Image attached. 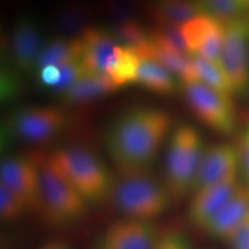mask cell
Instances as JSON below:
<instances>
[{
    "mask_svg": "<svg viewBox=\"0 0 249 249\" xmlns=\"http://www.w3.org/2000/svg\"><path fill=\"white\" fill-rule=\"evenodd\" d=\"M43 45L42 30L35 18H18L15 21L9 39V52L15 68L24 73L35 71Z\"/></svg>",
    "mask_w": 249,
    "mask_h": 249,
    "instance_id": "obj_14",
    "label": "cell"
},
{
    "mask_svg": "<svg viewBox=\"0 0 249 249\" xmlns=\"http://www.w3.org/2000/svg\"><path fill=\"white\" fill-rule=\"evenodd\" d=\"M241 185L238 177H233L213 185L202 187L191 195L187 208V219L196 229L203 231L218 211Z\"/></svg>",
    "mask_w": 249,
    "mask_h": 249,
    "instance_id": "obj_12",
    "label": "cell"
},
{
    "mask_svg": "<svg viewBox=\"0 0 249 249\" xmlns=\"http://www.w3.org/2000/svg\"><path fill=\"white\" fill-rule=\"evenodd\" d=\"M239 171L240 160L236 145L230 143H214L207 145L202 156L193 193L202 187L238 177Z\"/></svg>",
    "mask_w": 249,
    "mask_h": 249,
    "instance_id": "obj_13",
    "label": "cell"
},
{
    "mask_svg": "<svg viewBox=\"0 0 249 249\" xmlns=\"http://www.w3.org/2000/svg\"><path fill=\"white\" fill-rule=\"evenodd\" d=\"M39 169V213L50 224L70 226L82 219L89 204L52 165L48 156H35Z\"/></svg>",
    "mask_w": 249,
    "mask_h": 249,
    "instance_id": "obj_5",
    "label": "cell"
},
{
    "mask_svg": "<svg viewBox=\"0 0 249 249\" xmlns=\"http://www.w3.org/2000/svg\"><path fill=\"white\" fill-rule=\"evenodd\" d=\"M37 249H71V247L64 241L52 240V241H48V242H45V244L40 245Z\"/></svg>",
    "mask_w": 249,
    "mask_h": 249,
    "instance_id": "obj_31",
    "label": "cell"
},
{
    "mask_svg": "<svg viewBox=\"0 0 249 249\" xmlns=\"http://www.w3.org/2000/svg\"><path fill=\"white\" fill-rule=\"evenodd\" d=\"M249 218V186L241 185L208 223L203 231L210 238L229 242Z\"/></svg>",
    "mask_w": 249,
    "mask_h": 249,
    "instance_id": "obj_15",
    "label": "cell"
},
{
    "mask_svg": "<svg viewBox=\"0 0 249 249\" xmlns=\"http://www.w3.org/2000/svg\"><path fill=\"white\" fill-rule=\"evenodd\" d=\"M172 129V117L156 107L124 112L108 124L105 149L119 174L149 172Z\"/></svg>",
    "mask_w": 249,
    "mask_h": 249,
    "instance_id": "obj_1",
    "label": "cell"
},
{
    "mask_svg": "<svg viewBox=\"0 0 249 249\" xmlns=\"http://www.w3.org/2000/svg\"><path fill=\"white\" fill-rule=\"evenodd\" d=\"M112 201L123 217L155 223L169 211L173 198L163 181L144 172L119 174Z\"/></svg>",
    "mask_w": 249,
    "mask_h": 249,
    "instance_id": "obj_4",
    "label": "cell"
},
{
    "mask_svg": "<svg viewBox=\"0 0 249 249\" xmlns=\"http://www.w3.org/2000/svg\"><path fill=\"white\" fill-rule=\"evenodd\" d=\"M207 14L198 0H152L150 15L156 26L181 27Z\"/></svg>",
    "mask_w": 249,
    "mask_h": 249,
    "instance_id": "obj_18",
    "label": "cell"
},
{
    "mask_svg": "<svg viewBox=\"0 0 249 249\" xmlns=\"http://www.w3.org/2000/svg\"><path fill=\"white\" fill-rule=\"evenodd\" d=\"M120 89L107 73H88L73 86L61 92L59 97L67 104H87L97 101Z\"/></svg>",
    "mask_w": 249,
    "mask_h": 249,
    "instance_id": "obj_17",
    "label": "cell"
},
{
    "mask_svg": "<svg viewBox=\"0 0 249 249\" xmlns=\"http://www.w3.org/2000/svg\"><path fill=\"white\" fill-rule=\"evenodd\" d=\"M160 234L155 223L121 217L103 227L91 249H156Z\"/></svg>",
    "mask_w": 249,
    "mask_h": 249,
    "instance_id": "obj_8",
    "label": "cell"
},
{
    "mask_svg": "<svg viewBox=\"0 0 249 249\" xmlns=\"http://www.w3.org/2000/svg\"><path fill=\"white\" fill-rule=\"evenodd\" d=\"M205 13L222 23H229L246 18L249 9L247 0H198Z\"/></svg>",
    "mask_w": 249,
    "mask_h": 249,
    "instance_id": "obj_23",
    "label": "cell"
},
{
    "mask_svg": "<svg viewBox=\"0 0 249 249\" xmlns=\"http://www.w3.org/2000/svg\"><path fill=\"white\" fill-rule=\"evenodd\" d=\"M81 42L79 37L65 38L53 37L44 43L39 57L37 59L35 71H39L48 66H62L67 62L81 59Z\"/></svg>",
    "mask_w": 249,
    "mask_h": 249,
    "instance_id": "obj_19",
    "label": "cell"
},
{
    "mask_svg": "<svg viewBox=\"0 0 249 249\" xmlns=\"http://www.w3.org/2000/svg\"><path fill=\"white\" fill-rule=\"evenodd\" d=\"M140 62H141V59L133 49L118 45L116 58L107 74L110 75L119 88H123L124 86L136 82Z\"/></svg>",
    "mask_w": 249,
    "mask_h": 249,
    "instance_id": "obj_21",
    "label": "cell"
},
{
    "mask_svg": "<svg viewBox=\"0 0 249 249\" xmlns=\"http://www.w3.org/2000/svg\"><path fill=\"white\" fill-rule=\"evenodd\" d=\"M0 185L15 193L29 210H39L40 178L35 157L18 155L6 157L0 165Z\"/></svg>",
    "mask_w": 249,
    "mask_h": 249,
    "instance_id": "obj_10",
    "label": "cell"
},
{
    "mask_svg": "<svg viewBox=\"0 0 249 249\" xmlns=\"http://www.w3.org/2000/svg\"><path fill=\"white\" fill-rule=\"evenodd\" d=\"M156 249H194L191 239L180 230L161 233Z\"/></svg>",
    "mask_w": 249,
    "mask_h": 249,
    "instance_id": "obj_27",
    "label": "cell"
},
{
    "mask_svg": "<svg viewBox=\"0 0 249 249\" xmlns=\"http://www.w3.org/2000/svg\"><path fill=\"white\" fill-rule=\"evenodd\" d=\"M42 85L53 90L60 80V68L58 66H48L37 71Z\"/></svg>",
    "mask_w": 249,
    "mask_h": 249,
    "instance_id": "obj_29",
    "label": "cell"
},
{
    "mask_svg": "<svg viewBox=\"0 0 249 249\" xmlns=\"http://www.w3.org/2000/svg\"><path fill=\"white\" fill-rule=\"evenodd\" d=\"M77 37L82 49L81 61L88 73H107L118 46L112 34L101 28L89 27Z\"/></svg>",
    "mask_w": 249,
    "mask_h": 249,
    "instance_id": "obj_16",
    "label": "cell"
},
{
    "mask_svg": "<svg viewBox=\"0 0 249 249\" xmlns=\"http://www.w3.org/2000/svg\"><path fill=\"white\" fill-rule=\"evenodd\" d=\"M220 67L229 80L233 95H248L249 20L247 18L224 24Z\"/></svg>",
    "mask_w": 249,
    "mask_h": 249,
    "instance_id": "obj_7",
    "label": "cell"
},
{
    "mask_svg": "<svg viewBox=\"0 0 249 249\" xmlns=\"http://www.w3.org/2000/svg\"><path fill=\"white\" fill-rule=\"evenodd\" d=\"M27 211H29V208L15 193L0 185V219L2 222H15Z\"/></svg>",
    "mask_w": 249,
    "mask_h": 249,
    "instance_id": "obj_25",
    "label": "cell"
},
{
    "mask_svg": "<svg viewBox=\"0 0 249 249\" xmlns=\"http://www.w3.org/2000/svg\"><path fill=\"white\" fill-rule=\"evenodd\" d=\"M87 20L88 11L85 6L70 5L60 15V26L70 31H77L80 35L87 28H89L86 24Z\"/></svg>",
    "mask_w": 249,
    "mask_h": 249,
    "instance_id": "obj_26",
    "label": "cell"
},
{
    "mask_svg": "<svg viewBox=\"0 0 249 249\" xmlns=\"http://www.w3.org/2000/svg\"><path fill=\"white\" fill-rule=\"evenodd\" d=\"M136 83L149 91L163 96L174 95L178 89L176 75L151 59H141Z\"/></svg>",
    "mask_w": 249,
    "mask_h": 249,
    "instance_id": "obj_20",
    "label": "cell"
},
{
    "mask_svg": "<svg viewBox=\"0 0 249 249\" xmlns=\"http://www.w3.org/2000/svg\"><path fill=\"white\" fill-rule=\"evenodd\" d=\"M48 157L89 205L112 200L117 178L105 161L89 148L67 145Z\"/></svg>",
    "mask_w": 249,
    "mask_h": 249,
    "instance_id": "obj_2",
    "label": "cell"
},
{
    "mask_svg": "<svg viewBox=\"0 0 249 249\" xmlns=\"http://www.w3.org/2000/svg\"><path fill=\"white\" fill-rule=\"evenodd\" d=\"M235 145L239 152L240 171L249 186V124L242 129Z\"/></svg>",
    "mask_w": 249,
    "mask_h": 249,
    "instance_id": "obj_28",
    "label": "cell"
},
{
    "mask_svg": "<svg viewBox=\"0 0 249 249\" xmlns=\"http://www.w3.org/2000/svg\"><path fill=\"white\" fill-rule=\"evenodd\" d=\"M197 81L209 86L210 88L232 96V89L229 80L219 64L213 62L197 54H193Z\"/></svg>",
    "mask_w": 249,
    "mask_h": 249,
    "instance_id": "obj_22",
    "label": "cell"
},
{
    "mask_svg": "<svg viewBox=\"0 0 249 249\" xmlns=\"http://www.w3.org/2000/svg\"><path fill=\"white\" fill-rule=\"evenodd\" d=\"M247 1H248V2H249V0H247Z\"/></svg>",
    "mask_w": 249,
    "mask_h": 249,
    "instance_id": "obj_32",
    "label": "cell"
},
{
    "mask_svg": "<svg viewBox=\"0 0 249 249\" xmlns=\"http://www.w3.org/2000/svg\"><path fill=\"white\" fill-rule=\"evenodd\" d=\"M112 36L118 45L135 50L148 42L150 31L145 30L142 24L134 18H124L117 24Z\"/></svg>",
    "mask_w": 249,
    "mask_h": 249,
    "instance_id": "obj_24",
    "label": "cell"
},
{
    "mask_svg": "<svg viewBox=\"0 0 249 249\" xmlns=\"http://www.w3.org/2000/svg\"><path fill=\"white\" fill-rule=\"evenodd\" d=\"M66 124V112L55 107H23L15 111L9 119V126L15 135L31 143L51 141Z\"/></svg>",
    "mask_w": 249,
    "mask_h": 249,
    "instance_id": "obj_9",
    "label": "cell"
},
{
    "mask_svg": "<svg viewBox=\"0 0 249 249\" xmlns=\"http://www.w3.org/2000/svg\"><path fill=\"white\" fill-rule=\"evenodd\" d=\"M205 147L200 132L191 124H179L171 133L164 157L163 182L173 201L192 195Z\"/></svg>",
    "mask_w": 249,
    "mask_h": 249,
    "instance_id": "obj_3",
    "label": "cell"
},
{
    "mask_svg": "<svg viewBox=\"0 0 249 249\" xmlns=\"http://www.w3.org/2000/svg\"><path fill=\"white\" fill-rule=\"evenodd\" d=\"M186 46L192 54H197L220 65L224 23L209 14L193 18L180 27Z\"/></svg>",
    "mask_w": 249,
    "mask_h": 249,
    "instance_id": "obj_11",
    "label": "cell"
},
{
    "mask_svg": "<svg viewBox=\"0 0 249 249\" xmlns=\"http://www.w3.org/2000/svg\"><path fill=\"white\" fill-rule=\"evenodd\" d=\"M181 92L189 111L202 124L223 135L235 132L238 117L231 96L200 81L182 83Z\"/></svg>",
    "mask_w": 249,
    "mask_h": 249,
    "instance_id": "obj_6",
    "label": "cell"
},
{
    "mask_svg": "<svg viewBox=\"0 0 249 249\" xmlns=\"http://www.w3.org/2000/svg\"><path fill=\"white\" fill-rule=\"evenodd\" d=\"M227 244L231 249H249V218Z\"/></svg>",
    "mask_w": 249,
    "mask_h": 249,
    "instance_id": "obj_30",
    "label": "cell"
}]
</instances>
